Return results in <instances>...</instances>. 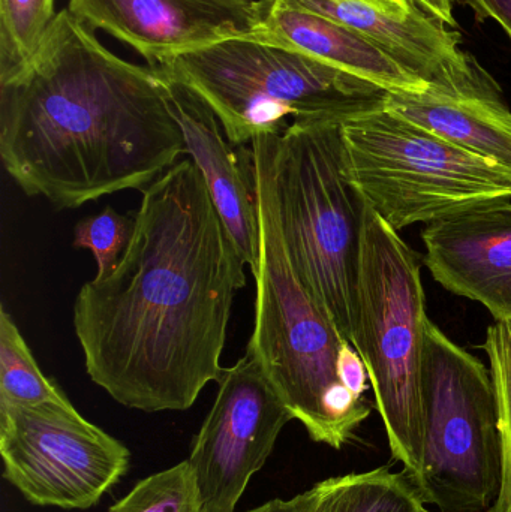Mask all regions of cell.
I'll list each match as a JSON object with an SVG mask.
<instances>
[{
    "instance_id": "obj_1",
    "label": "cell",
    "mask_w": 511,
    "mask_h": 512,
    "mask_svg": "<svg viewBox=\"0 0 511 512\" xmlns=\"http://www.w3.org/2000/svg\"><path fill=\"white\" fill-rule=\"evenodd\" d=\"M141 194L119 264L75 298V336L87 375L117 403L186 411L224 375L221 357L234 295L246 285L245 262L192 159Z\"/></svg>"
},
{
    "instance_id": "obj_2",
    "label": "cell",
    "mask_w": 511,
    "mask_h": 512,
    "mask_svg": "<svg viewBox=\"0 0 511 512\" xmlns=\"http://www.w3.org/2000/svg\"><path fill=\"white\" fill-rule=\"evenodd\" d=\"M186 153L167 78L108 50L68 9L0 75L3 167L56 209L143 191Z\"/></svg>"
},
{
    "instance_id": "obj_3",
    "label": "cell",
    "mask_w": 511,
    "mask_h": 512,
    "mask_svg": "<svg viewBox=\"0 0 511 512\" xmlns=\"http://www.w3.org/2000/svg\"><path fill=\"white\" fill-rule=\"evenodd\" d=\"M278 134L258 135L251 143L257 164L261 246L254 274V333L248 348L309 438L341 450L371 417L372 406L339 381L336 364L345 339L302 285L285 251L273 183Z\"/></svg>"
},
{
    "instance_id": "obj_4",
    "label": "cell",
    "mask_w": 511,
    "mask_h": 512,
    "mask_svg": "<svg viewBox=\"0 0 511 512\" xmlns=\"http://www.w3.org/2000/svg\"><path fill=\"white\" fill-rule=\"evenodd\" d=\"M218 117L233 144L291 123L339 122L386 108L389 90L329 63L251 39H228L155 66Z\"/></svg>"
},
{
    "instance_id": "obj_5",
    "label": "cell",
    "mask_w": 511,
    "mask_h": 512,
    "mask_svg": "<svg viewBox=\"0 0 511 512\" xmlns=\"http://www.w3.org/2000/svg\"><path fill=\"white\" fill-rule=\"evenodd\" d=\"M428 321L417 256L365 203L351 343L368 369L390 453L414 484L423 465Z\"/></svg>"
},
{
    "instance_id": "obj_6",
    "label": "cell",
    "mask_w": 511,
    "mask_h": 512,
    "mask_svg": "<svg viewBox=\"0 0 511 512\" xmlns=\"http://www.w3.org/2000/svg\"><path fill=\"white\" fill-rule=\"evenodd\" d=\"M273 183L293 270L351 342L365 201L345 170L342 123L296 120L279 132Z\"/></svg>"
},
{
    "instance_id": "obj_7",
    "label": "cell",
    "mask_w": 511,
    "mask_h": 512,
    "mask_svg": "<svg viewBox=\"0 0 511 512\" xmlns=\"http://www.w3.org/2000/svg\"><path fill=\"white\" fill-rule=\"evenodd\" d=\"M348 179L401 231L511 200V171L383 108L342 123Z\"/></svg>"
},
{
    "instance_id": "obj_8",
    "label": "cell",
    "mask_w": 511,
    "mask_h": 512,
    "mask_svg": "<svg viewBox=\"0 0 511 512\" xmlns=\"http://www.w3.org/2000/svg\"><path fill=\"white\" fill-rule=\"evenodd\" d=\"M422 474L416 487L438 512H489L501 474L500 414L491 369L438 325L426 324Z\"/></svg>"
},
{
    "instance_id": "obj_9",
    "label": "cell",
    "mask_w": 511,
    "mask_h": 512,
    "mask_svg": "<svg viewBox=\"0 0 511 512\" xmlns=\"http://www.w3.org/2000/svg\"><path fill=\"white\" fill-rule=\"evenodd\" d=\"M3 477L39 507L89 510L129 469L128 448L71 402L0 405Z\"/></svg>"
},
{
    "instance_id": "obj_10",
    "label": "cell",
    "mask_w": 511,
    "mask_h": 512,
    "mask_svg": "<svg viewBox=\"0 0 511 512\" xmlns=\"http://www.w3.org/2000/svg\"><path fill=\"white\" fill-rule=\"evenodd\" d=\"M192 445V471L207 512H236L251 478L294 420L252 349L225 369Z\"/></svg>"
},
{
    "instance_id": "obj_11",
    "label": "cell",
    "mask_w": 511,
    "mask_h": 512,
    "mask_svg": "<svg viewBox=\"0 0 511 512\" xmlns=\"http://www.w3.org/2000/svg\"><path fill=\"white\" fill-rule=\"evenodd\" d=\"M275 0H69L68 11L158 66L228 39H251Z\"/></svg>"
},
{
    "instance_id": "obj_12",
    "label": "cell",
    "mask_w": 511,
    "mask_h": 512,
    "mask_svg": "<svg viewBox=\"0 0 511 512\" xmlns=\"http://www.w3.org/2000/svg\"><path fill=\"white\" fill-rule=\"evenodd\" d=\"M285 8L323 15L371 39L402 68L452 98L503 99L501 87L476 57L462 50L458 30L414 6L405 17L360 0H276Z\"/></svg>"
},
{
    "instance_id": "obj_13",
    "label": "cell",
    "mask_w": 511,
    "mask_h": 512,
    "mask_svg": "<svg viewBox=\"0 0 511 512\" xmlns=\"http://www.w3.org/2000/svg\"><path fill=\"white\" fill-rule=\"evenodd\" d=\"M425 262L447 291L511 321V203L485 204L426 225Z\"/></svg>"
},
{
    "instance_id": "obj_14",
    "label": "cell",
    "mask_w": 511,
    "mask_h": 512,
    "mask_svg": "<svg viewBox=\"0 0 511 512\" xmlns=\"http://www.w3.org/2000/svg\"><path fill=\"white\" fill-rule=\"evenodd\" d=\"M168 81L171 107L191 155L206 180L222 224L245 265L257 273L261 227L254 147L233 144L212 110L182 84Z\"/></svg>"
},
{
    "instance_id": "obj_15",
    "label": "cell",
    "mask_w": 511,
    "mask_h": 512,
    "mask_svg": "<svg viewBox=\"0 0 511 512\" xmlns=\"http://www.w3.org/2000/svg\"><path fill=\"white\" fill-rule=\"evenodd\" d=\"M251 41L314 57L365 78L390 93H428L431 87L402 68L371 39L323 15L285 8L275 0Z\"/></svg>"
},
{
    "instance_id": "obj_16",
    "label": "cell",
    "mask_w": 511,
    "mask_h": 512,
    "mask_svg": "<svg viewBox=\"0 0 511 512\" xmlns=\"http://www.w3.org/2000/svg\"><path fill=\"white\" fill-rule=\"evenodd\" d=\"M386 108L511 171V111L503 99L389 93Z\"/></svg>"
},
{
    "instance_id": "obj_17",
    "label": "cell",
    "mask_w": 511,
    "mask_h": 512,
    "mask_svg": "<svg viewBox=\"0 0 511 512\" xmlns=\"http://www.w3.org/2000/svg\"><path fill=\"white\" fill-rule=\"evenodd\" d=\"M309 512H428L411 478L389 466L327 478L312 487Z\"/></svg>"
},
{
    "instance_id": "obj_18",
    "label": "cell",
    "mask_w": 511,
    "mask_h": 512,
    "mask_svg": "<svg viewBox=\"0 0 511 512\" xmlns=\"http://www.w3.org/2000/svg\"><path fill=\"white\" fill-rule=\"evenodd\" d=\"M62 388L39 369L26 340L5 307L0 310V405L69 403Z\"/></svg>"
},
{
    "instance_id": "obj_19",
    "label": "cell",
    "mask_w": 511,
    "mask_h": 512,
    "mask_svg": "<svg viewBox=\"0 0 511 512\" xmlns=\"http://www.w3.org/2000/svg\"><path fill=\"white\" fill-rule=\"evenodd\" d=\"M108 512H207L191 463L141 480Z\"/></svg>"
},
{
    "instance_id": "obj_20",
    "label": "cell",
    "mask_w": 511,
    "mask_h": 512,
    "mask_svg": "<svg viewBox=\"0 0 511 512\" xmlns=\"http://www.w3.org/2000/svg\"><path fill=\"white\" fill-rule=\"evenodd\" d=\"M54 17V0H0V75L32 57Z\"/></svg>"
},
{
    "instance_id": "obj_21",
    "label": "cell",
    "mask_w": 511,
    "mask_h": 512,
    "mask_svg": "<svg viewBox=\"0 0 511 512\" xmlns=\"http://www.w3.org/2000/svg\"><path fill=\"white\" fill-rule=\"evenodd\" d=\"M483 348L491 364L501 436L500 490L489 512H511V321H495L488 328Z\"/></svg>"
},
{
    "instance_id": "obj_22",
    "label": "cell",
    "mask_w": 511,
    "mask_h": 512,
    "mask_svg": "<svg viewBox=\"0 0 511 512\" xmlns=\"http://www.w3.org/2000/svg\"><path fill=\"white\" fill-rule=\"evenodd\" d=\"M135 216L137 212L120 215L108 206L99 215L78 222L72 246L92 252L98 267L96 279L107 277L119 264L134 236Z\"/></svg>"
},
{
    "instance_id": "obj_23",
    "label": "cell",
    "mask_w": 511,
    "mask_h": 512,
    "mask_svg": "<svg viewBox=\"0 0 511 512\" xmlns=\"http://www.w3.org/2000/svg\"><path fill=\"white\" fill-rule=\"evenodd\" d=\"M336 370H338L339 381H341L351 393L359 397H365V393L369 388L368 369H366L365 361L360 357L353 343L348 342V340H344L341 348H339Z\"/></svg>"
},
{
    "instance_id": "obj_24",
    "label": "cell",
    "mask_w": 511,
    "mask_h": 512,
    "mask_svg": "<svg viewBox=\"0 0 511 512\" xmlns=\"http://www.w3.org/2000/svg\"><path fill=\"white\" fill-rule=\"evenodd\" d=\"M476 14L479 23L494 20L506 30L511 39V0H462Z\"/></svg>"
},
{
    "instance_id": "obj_25",
    "label": "cell",
    "mask_w": 511,
    "mask_h": 512,
    "mask_svg": "<svg viewBox=\"0 0 511 512\" xmlns=\"http://www.w3.org/2000/svg\"><path fill=\"white\" fill-rule=\"evenodd\" d=\"M314 502V490L297 495L296 498L290 501L284 499H275V501L267 502L261 507L254 508V510L246 512H309Z\"/></svg>"
},
{
    "instance_id": "obj_26",
    "label": "cell",
    "mask_w": 511,
    "mask_h": 512,
    "mask_svg": "<svg viewBox=\"0 0 511 512\" xmlns=\"http://www.w3.org/2000/svg\"><path fill=\"white\" fill-rule=\"evenodd\" d=\"M417 8L426 14L432 15L437 20L443 21L447 26H456L455 14H453V0H413Z\"/></svg>"
},
{
    "instance_id": "obj_27",
    "label": "cell",
    "mask_w": 511,
    "mask_h": 512,
    "mask_svg": "<svg viewBox=\"0 0 511 512\" xmlns=\"http://www.w3.org/2000/svg\"><path fill=\"white\" fill-rule=\"evenodd\" d=\"M360 2L368 3V5L386 12V14L395 15V17H405L416 6V3L407 5V3L399 2V0H360Z\"/></svg>"
},
{
    "instance_id": "obj_28",
    "label": "cell",
    "mask_w": 511,
    "mask_h": 512,
    "mask_svg": "<svg viewBox=\"0 0 511 512\" xmlns=\"http://www.w3.org/2000/svg\"><path fill=\"white\" fill-rule=\"evenodd\" d=\"M428 512H438V511H434V510H431V508H429Z\"/></svg>"
}]
</instances>
